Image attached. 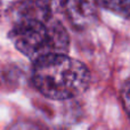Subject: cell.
<instances>
[{"instance_id": "6da1fadb", "label": "cell", "mask_w": 130, "mask_h": 130, "mask_svg": "<svg viewBox=\"0 0 130 130\" xmlns=\"http://www.w3.org/2000/svg\"><path fill=\"white\" fill-rule=\"evenodd\" d=\"M32 82L47 98L65 101L86 91L90 72L83 63L66 54L48 55L33 62Z\"/></svg>"}, {"instance_id": "7a4b0ae2", "label": "cell", "mask_w": 130, "mask_h": 130, "mask_svg": "<svg viewBox=\"0 0 130 130\" xmlns=\"http://www.w3.org/2000/svg\"><path fill=\"white\" fill-rule=\"evenodd\" d=\"M15 47L32 61L69 52L70 39L58 21L21 18L10 32Z\"/></svg>"}, {"instance_id": "3957f363", "label": "cell", "mask_w": 130, "mask_h": 130, "mask_svg": "<svg viewBox=\"0 0 130 130\" xmlns=\"http://www.w3.org/2000/svg\"><path fill=\"white\" fill-rule=\"evenodd\" d=\"M65 0H24L21 6L22 18L49 21L58 8H64Z\"/></svg>"}, {"instance_id": "277c9868", "label": "cell", "mask_w": 130, "mask_h": 130, "mask_svg": "<svg viewBox=\"0 0 130 130\" xmlns=\"http://www.w3.org/2000/svg\"><path fill=\"white\" fill-rule=\"evenodd\" d=\"M64 9L70 22L75 27H87L96 18L95 7L89 0H65Z\"/></svg>"}, {"instance_id": "5b68a950", "label": "cell", "mask_w": 130, "mask_h": 130, "mask_svg": "<svg viewBox=\"0 0 130 130\" xmlns=\"http://www.w3.org/2000/svg\"><path fill=\"white\" fill-rule=\"evenodd\" d=\"M97 6L130 20V0H95Z\"/></svg>"}, {"instance_id": "8992f818", "label": "cell", "mask_w": 130, "mask_h": 130, "mask_svg": "<svg viewBox=\"0 0 130 130\" xmlns=\"http://www.w3.org/2000/svg\"><path fill=\"white\" fill-rule=\"evenodd\" d=\"M121 99L123 104L124 111L127 112L130 119V76L123 82L121 88Z\"/></svg>"}, {"instance_id": "52a82bcc", "label": "cell", "mask_w": 130, "mask_h": 130, "mask_svg": "<svg viewBox=\"0 0 130 130\" xmlns=\"http://www.w3.org/2000/svg\"><path fill=\"white\" fill-rule=\"evenodd\" d=\"M8 130H41L37 124H33L31 122H17L13 124Z\"/></svg>"}]
</instances>
